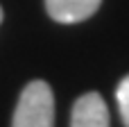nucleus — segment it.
I'll use <instances>...</instances> for the list:
<instances>
[{"instance_id":"nucleus-1","label":"nucleus","mask_w":129,"mask_h":127,"mask_svg":"<svg viewBox=\"0 0 129 127\" xmlns=\"http://www.w3.org/2000/svg\"><path fill=\"white\" fill-rule=\"evenodd\" d=\"M11 127H54V95L48 82L32 80L20 91Z\"/></svg>"},{"instance_id":"nucleus-2","label":"nucleus","mask_w":129,"mask_h":127,"mask_svg":"<svg viewBox=\"0 0 129 127\" xmlns=\"http://www.w3.org/2000/svg\"><path fill=\"white\" fill-rule=\"evenodd\" d=\"M70 127H109V107L104 98L95 91L79 95L73 105Z\"/></svg>"},{"instance_id":"nucleus-3","label":"nucleus","mask_w":129,"mask_h":127,"mask_svg":"<svg viewBox=\"0 0 129 127\" xmlns=\"http://www.w3.org/2000/svg\"><path fill=\"white\" fill-rule=\"evenodd\" d=\"M100 5L102 0H45V11L52 20L73 25L88 20L100 9Z\"/></svg>"},{"instance_id":"nucleus-4","label":"nucleus","mask_w":129,"mask_h":127,"mask_svg":"<svg viewBox=\"0 0 129 127\" xmlns=\"http://www.w3.org/2000/svg\"><path fill=\"white\" fill-rule=\"evenodd\" d=\"M116 102H118V111H120L122 125L129 127V75L120 80V84L116 89Z\"/></svg>"},{"instance_id":"nucleus-5","label":"nucleus","mask_w":129,"mask_h":127,"mask_svg":"<svg viewBox=\"0 0 129 127\" xmlns=\"http://www.w3.org/2000/svg\"><path fill=\"white\" fill-rule=\"evenodd\" d=\"M0 23H2V7H0Z\"/></svg>"}]
</instances>
